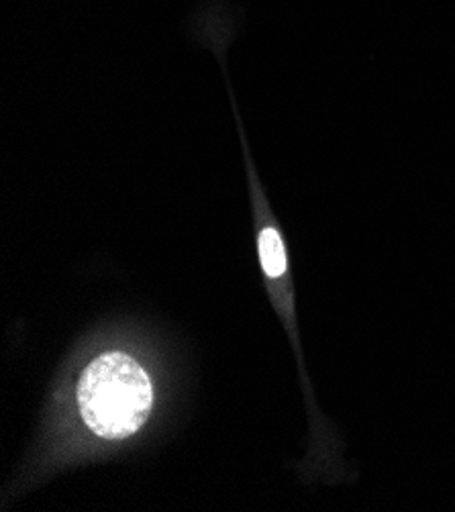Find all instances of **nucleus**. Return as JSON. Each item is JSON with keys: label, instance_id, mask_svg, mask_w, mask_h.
<instances>
[{"label": "nucleus", "instance_id": "nucleus-1", "mask_svg": "<svg viewBox=\"0 0 455 512\" xmlns=\"http://www.w3.org/2000/svg\"><path fill=\"white\" fill-rule=\"evenodd\" d=\"M76 398L86 427L98 437L117 441L145 425L154 404V388L133 357L111 351L84 368Z\"/></svg>", "mask_w": 455, "mask_h": 512}, {"label": "nucleus", "instance_id": "nucleus-2", "mask_svg": "<svg viewBox=\"0 0 455 512\" xmlns=\"http://www.w3.org/2000/svg\"><path fill=\"white\" fill-rule=\"evenodd\" d=\"M260 258L264 272L270 278H280L286 272V251L280 233L272 227L260 233Z\"/></svg>", "mask_w": 455, "mask_h": 512}]
</instances>
